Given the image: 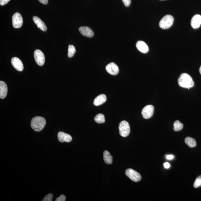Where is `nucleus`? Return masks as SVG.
<instances>
[{"label": "nucleus", "instance_id": "8", "mask_svg": "<svg viewBox=\"0 0 201 201\" xmlns=\"http://www.w3.org/2000/svg\"><path fill=\"white\" fill-rule=\"evenodd\" d=\"M13 25L15 29H19L22 27L23 24V18L21 14L16 13L13 15Z\"/></svg>", "mask_w": 201, "mask_h": 201}, {"label": "nucleus", "instance_id": "15", "mask_svg": "<svg viewBox=\"0 0 201 201\" xmlns=\"http://www.w3.org/2000/svg\"><path fill=\"white\" fill-rule=\"evenodd\" d=\"M33 20L35 23L37 25L38 28L43 31L47 30V27L43 21H42L39 17L34 16L33 17Z\"/></svg>", "mask_w": 201, "mask_h": 201}, {"label": "nucleus", "instance_id": "14", "mask_svg": "<svg viewBox=\"0 0 201 201\" xmlns=\"http://www.w3.org/2000/svg\"><path fill=\"white\" fill-rule=\"evenodd\" d=\"M136 47L140 52L143 53H147L149 50L147 44L142 41H138L136 44Z\"/></svg>", "mask_w": 201, "mask_h": 201}, {"label": "nucleus", "instance_id": "3", "mask_svg": "<svg viewBox=\"0 0 201 201\" xmlns=\"http://www.w3.org/2000/svg\"><path fill=\"white\" fill-rule=\"evenodd\" d=\"M174 21V18L172 16L169 15H166L160 21L159 26L162 29H168L172 25Z\"/></svg>", "mask_w": 201, "mask_h": 201}, {"label": "nucleus", "instance_id": "22", "mask_svg": "<svg viewBox=\"0 0 201 201\" xmlns=\"http://www.w3.org/2000/svg\"><path fill=\"white\" fill-rule=\"evenodd\" d=\"M183 125L179 120H176L174 123V130L175 131H180L183 129Z\"/></svg>", "mask_w": 201, "mask_h": 201}, {"label": "nucleus", "instance_id": "19", "mask_svg": "<svg viewBox=\"0 0 201 201\" xmlns=\"http://www.w3.org/2000/svg\"><path fill=\"white\" fill-rule=\"evenodd\" d=\"M185 143L190 148H194L196 146V141L193 138L188 137L185 139Z\"/></svg>", "mask_w": 201, "mask_h": 201}, {"label": "nucleus", "instance_id": "20", "mask_svg": "<svg viewBox=\"0 0 201 201\" xmlns=\"http://www.w3.org/2000/svg\"><path fill=\"white\" fill-rule=\"evenodd\" d=\"M94 120L96 123L101 124L104 123L105 122V119L104 115L102 114H99L96 115L95 118H94Z\"/></svg>", "mask_w": 201, "mask_h": 201}, {"label": "nucleus", "instance_id": "17", "mask_svg": "<svg viewBox=\"0 0 201 201\" xmlns=\"http://www.w3.org/2000/svg\"><path fill=\"white\" fill-rule=\"evenodd\" d=\"M106 100V96L104 94H101L94 99L93 103L94 105L96 106H100L105 102Z\"/></svg>", "mask_w": 201, "mask_h": 201}, {"label": "nucleus", "instance_id": "1", "mask_svg": "<svg viewBox=\"0 0 201 201\" xmlns=\"http://www.w3.org/2000/svg\"><path fill=\"white\" fill-rule=\"evenodd\" d=\"M178 83L181 87L188 89L194 86V83L193 79L189 75L186 73H183L180 76L178 80Z\"/></svg>", "mask_w": 201, "mask_h": 201}, {"label": "nucleus", "instance_id": "21", "mask_svg": "<svg viewBox=\"0 0 201 201\" xmlns=\"http://www.w3.org/2000/svg\"><path fill=\"white\" fill-rule=\"evenodd\" d=\"M76 52V48L74 45H69L68 48V57L71 58L74 56Z\"/></svg>", "mask_w": 201, "mask_h": 201}, {"label": "nucleus", "instance_id": "23", "mask_svg": "<svg viewBox=\"0 0 201 201\" xmlns=\"http://www.w3.org/2000/svg\"><path fill=\"white\" fill-rule=\"evenodd\" d=\"M201 184V176H199L195 179L194 183V188H197L200 186Z\"/></svg>", "mask_w": 201, "mask_h": 201}, {"label": "nucleus", "instance_id": "30", "mask_svg": "<svg viewBox=\"0 0 201 201\" xmlns=\"http://www.w3.org/2000/svg\"><path fill=\"white\" fill-rule=\"evenodd\" d=\"M166 158L168 160H171L174 158V156L172 155H167Z\"/></svg>", "mask_w": 201, "mask_h": 201}, {"label": "nucleus", "instance_id": "26", "mask_svg": "<svg viewBox=\"0 0 201 201\" xmlns=\"http://www.w3.org/2000/svg\"><path fill=\"white\" fill-rule=\"evenodd\" d=\"M126 6L128 7L130 6L131 3V0H122Z\"/></svg>", "mask_w": 201, "mask_h": 201}, {"label": "nucleus", "instance_id": "32", "mask_svg": "<svg viewBox=\"0 0 201 201\" xmlns=\"http://www.w3.org/2000/svg\"><path fill=\"white\" fill-rule=\"evenodd\" d=\"M161 1H164V0H161Z\"/></svg>", "mask_w": 201, "mask_h": 201}, {"label": "nucleus", "instance_id": "31", "mask_svg": "<svg viewBox=\"0 0 201 201\" xmlns=\"http://www.w3.org/2000/svg\"><path fill=\"white\" fill-rule=\"evenodd\" d=\"M199 72H200V73L201 75V66L200 68V69H199Z\"/></svg>", "mask_w": 201, "mask_h": 201}, {"label": "nucleus", "instance_id": "13", "mask_svg": "<svg viewBox=\"0 0 201 201\" xmlns=\"http://www.w3.org/2000/svg\"><path fill=\"white\" fill-rule=\"evenodd\" d=\"M191 25L194 29H198L201 25V16L197 14L194 15L191 21Z\"/></svg>", "mask_w": 201, "mask_h": 201}, {"label": "nucleus", "instance_id": "27", "mask_svg": "<svg viewBox=\"0 0 201 201\" xmlns=\"http://www.w3.org/2000/svg\"><path fill=\"white\" fill-rule=\"evenodd\" d=\"M10 1V0H0V4L2 6H4V5L7 4Z\"/></svg>", "mask_w": 201, "mask_h": 201}, {"label": "nucleus", "instance_id": "7", "mask_svg": "<svg viewBox=\"0 0 201 201\" xmlns=\"http://www.w3.org/2000/svg\"><path fill=\"white\" fill-rule=\"evenodd\" d=\"M154 110V106L151 105L145 106L141 111V114L143 118L147 119L151 118L153 114Z\"/></svg>", "mask_w": 201, "mask_h": 201}, {"label": "nucleus", "instance_id": "29", "mask_svg": "<svg viewBox=\"0 0 201 201\" xmlns=\"http://www.w3.org/2000/svg\"><path fill=\"white\" fill-rule=\"evenodd\" d=\"M38 1L44 5H46L48 3V0H38Z\"/></svg>", "mask_w": 201, "mask_h": 201}, {"label": "nucleus", "instance_id": "11", "mask_svg": "<svg viewBox=\"0 0 201 201\" xmlns=\"http://www.w3.org/2000/svg\"><path fill=\"white\" fill-rule=\"evenodd\" d=\"M11 64L13 67L17 71H22L24 69V66L22 61L18 57H14L11 60Z\"/></svg>", "mask_w": 201, "mask_h": 201}, {"label": "nucleus", "instance_id": "33", "mask_svg": "<svg viewBox=\"0 0 201 201\" xmlns=\"http://www.w3.org/2000/svg\"><path fill=\"white\" fill-rule=\"evenodd\" d=\"M200 186H201V185H200Z\"/></svg>", "mask_w": 201, "mask_h": 201}, {"label": "nucleus", "instance_id": "5", "mask_svg": "<svg viewBox=\"0 0 201 201\" xmlns=\"http://www.w3.org/2000/svg\"><path fill=\"white\" fill-rule=\"evenodd\" d=\"M125 174L129 179L135 182H139L141 180V175L132 169L129 168L126 169L125 171Z\"/></svg>", "mask_w": 201, "mask_h": 201}, {"label": "nucleus", "instance_id": "4", "mask_svg": "<svg viewBox=\"0 0 201 201\" xmlns=\"http://www.w3.org/2000/svg\"><path fill=\"white\" fill-rule=\"evenodd\" d=\"M120 134L122 137H126L130 133V126L128 122L126 121H122L119 126Z\"/></svg>", "mask_w": 201, "mask_h": 201}, {"label": "nucleus", "instance_id": "2", "mask_svg": "<svg viewBox=\"0 0 201 201\" xmlns=\"http://www.w3.org/2000/svg\"><path fill=\"white\" fill-rule=\"evenodd\" d=\"M46 122L43 117L36 116L31 121V125L32 128L36 132H40L44 128Z\"/></svg>", "mask_w": 201, "mask_h": 201}, {"label": "nucleus", "instance_id": "28", "mask_svg": "<svg viewBox=\"0 0 201 201\" xmlns=\"http://www.w3.org/2000/svg\"><path fill=\"white\" fill-rule=\"evenodd\" d=\"M164 167L166 169H168L170 167V164L168 162H165V163H164Z\"/></svg>", "mask_w": 201, "mask_h": 201}, {"label": "nucleus", "instance_id": "16", "mask_svg": "<svg viewBox=\"0 0 201 201\" xmlns=\"http://www.w3.org/2000/svg\"><path fill=\"white\" fill-rule=\"evenodd\" d=\"M8 87L6 83L3 81H0V98L4 99L8 93Z\"/></svg>", "mask_w": 201, "mask_h": 201}, {"label": "nucleus", "instance_id": "10", "mask_svg": "<svg viewBox=\"0 0 201 201\" xmlns=\"http://www.w3.org/2000/svg\"><path fill=\"white\" fill-rule=\"evenodd\" d=\"M79 30L83 36L87 37H92L94 36V34L93 30L89 27L86 26L80 27L79 29Z\"/></svg>", "mask_w": 201, "mask_h": 201}, {"label": "nucleus", "instance_id": "25", "mask_svg": "<svg viewBox=\"0 0 201 201\" xmlns=\"http://www.w3.org/2000/svg\"><path fill=\"white\" fill-rule=\"evenodd\" d=\"M66 197L65 195H62L59 197H57L56 199V201H65Z\"/></svg>", "mask_w": 201, "mask_h": 201}, {"label": "nucleus", "instance_id": "9", "mask_svg": "<svg viewBox=\"0 0 201 201\" xmlns=\"http://www.w3.org/2000/svg\"><path fill=\"white\" fill-rule=\"evenodd\" d=\"M106 71L109 74L113 75H116L118 74L119 68L118 65L113 62H111L108 64L106 66Z\"/></svg>", "mask_w": 201, "mask_h": 201}, {"label": "nucleus", "instance_id": "12", "mask_svg": "<svg viewBox=\"0 0 201 201\" xmlns=\"http://www.w3.org/2000/svg\"><path fill=\"white\" fill-rule=\"evenodd\" d=\"M57 136L58 140L60 142H70L72 140V137L71 135L62 132H59Z\"/></svg>", "mask_w": 201, "mask_h": 201}, {"label": "nucleus", "instance_id": "6", "mask_svg": "<svg viewBox=\"0 0 201 201\" xmlns=\"http://www.w3.org/2000/svg\"><path fill=\"white\" fill-rule=\"evenodd\" d=\"M34 57L38 65L40 66H42L44 64L45 58L44 54L41 51L38 49L35 51Z\"/></svg>", "mask_w": 201, "mask_h": 201}, {"label": "nucleus", "instance_id": "24", "mask_svg": "<svg viewBox=\"0 0 201 201\" xmlns=\"http://www.w3.org/2000/svg\"><path fill=\"white\" fill-rule=\"evenodd\" d=\"M53 195L51 193L48 194L43 199L42 201H52L53 200Z\"/></svg>", "mask_w": 201, "mask_h": 201}, {"label": "nucleus", "instance_id": "18", "mask_svg": "<svg viewBox=\"0 0 201 201\" xmlns=\"http://www.w3.org/2000/svg\"><path fill=\"white\" fill-rule=\"evenodd\" d=\"M103 158L104 162L107 164H111L113 162V157L109 152L106 151L103 153Z\"/></svg>", "mask_w": 201, "mask_h": 201}]
</instances>
